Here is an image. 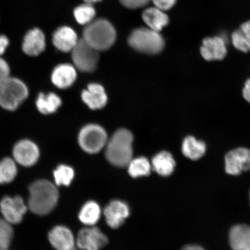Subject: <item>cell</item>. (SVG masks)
<instances>
[{
    "label": "cell",
    "instance_id": "obj_28",
    "mask_svg": "<svg viewBox=\"0 0 250 250\" xmlns=\"http://www.w3.org/2000/svg\"><path fill=\"white\" fill-rule=\"evenodd\" d=\"M96 11L93 4L84 3L74 9V16L77 22L80 24H88L95 20Z\"/></svg>",
    "mask_w": 250,
    "mask_h": 250
},
{
    "label": "cell",
    "instance_id": "obj_5",
    "mask_svg": "<svg viewBox=\"0 0 250 250\" xmlns=\"http://www.w3.org/2000/svg\"><path fill=\"white\" fill-rule=\"evenodd\" d=\"M128 42L136 51L147 54H157L165 47V41L159 32L149 28L134 29L130 34Z\"/></svg>",
    "mask_w": 250,
    "mask_h": 250
},
{
    "label": "cell",
    "instance_id": "obj_37",
    "mask_svg": "<svg viewBox=\"0 0 250 250\" xmlns=\"http://www.w3.org/2000/svg\"><path fill=\"white\" fill-rule=\"evenodd\" d=\"M102 1V0H84V2L87 3V4H93L94 3Z\"/></svg>",
    "mask_w": 250,
    "mask_h": 250
},
{
    "label": "cell",
    "instance_id": "obj_26",
    "mask_svg": "<svg viewBox=\"0 0 250 250\" xmlns=\"http://www.w3.org/2000/svg\"><path fill=\"white\" fill-rule=\"evenodd\" d=\"M151 164L145 157L134 159L128 164V171L134 178L147 176L151 173Z\"/></svg>",
    "mask_w": 250,
    "mask_h": 250
},
{
    "label": "cell",
    "instance_id": "obj_32",
    "mask_svg": "<svg viewBox=\"0 0 250 250\" xmlns=\"http://www.w3.org/2000/svg\"><path fill=\"white\" fill-rule=\"evenodd\" d=\"M10 74V68L4 59L0 57V85L7 80Z\"/></svg>",
    "mask_w": 250,
    "mask_h": 250
},
{
    "label": "cell",
    "instance_id": "obj_3",
    "mask_svg": "<svg viewBox=\"0 0 250 250\" xmlns=\"http://www.w3.org/2000/svg\"><path fill=\"white\" fill-rule=\"evenodd\" d=\"M133 137L126 129L117 131L106 144V158L110 163L118 167L128 165L132 160Z\"/></svg>",
    "mask_w": 250,
    "mask_h": 250
},
{
    "label": "cell",
    "instance_id": "obj_30",
    "mask_svg": "<svg viewBox=\"0 0 250 250\" xmlns=\"http://www.w3.org/2000/svg\"><path fill=\"white\" fill-rule=\"evenodd\" d=\"M13 235L11 224L0 218V250H9Z\"/></svg>",
    "mask_w": 250,
    "mask_h": 250
},
{
    "label": "cell",
    "instance_id": "obj_18",
    "mask_svg": "<svg viewBox=\"0 0 250 250\" xmlns=\"http://www.w3.org/2000/svg\"><path fill=\"white\" fill-rule=\"evenodd\" d=\"M84 103L92 109H101L107 104V96L105 90L99 84L92 83L82 93Z\"/></svg>",
    "mask_w": 250,
    "mask_h": 250
},
{
    "label": "cell",
    "instance_id": "obj_27",
    "mask_svg": "<svg viewBox=\"0 0 250 250\" xmlns=\"http://www.w3.org/2000/svg\"><path fill=\"white\" fill-rule=\"evenodd\" d=\"M17 174V165L13 159L5 158L0 162V184L11 182L14 180Z\"/></svg>",
    "mask_w": 250,
    "mask_h": 250
},
{
    "label": "cell",
    "instance_id": "obj_8",
    "mask_svg": "<svg viewBox=\"0 0 250 250\" xmlns=\"http://www.w3.org/2000/svg\"><path fill=\"white\" fill-rule=\"evenodd\" d=\"M225 168L226 173L232 176L250 170V150L237 148L228 152L225 158Z\"/></svg>",
    "mask_w": 250,
    "mask_h": 250
},
{
    "label": "cell",
    "instance_id": "obj_1",
    "mask_svg": "<svg viewBox=\"0 0 250 250\" xmlns=\"http://www.w3.org/2000/svg\"><path fill=\"white\" fill-rule=\"evenodd\" d=\"M29 208L33 213L44 215L54 208L59 198L56 187L49 181H35L29 187Z\"/></svg>",
    "mask_w": 250,
    "mask_h": 250
},
{
    "label": "cell",
    "instance_id": "obj_6",
    "mask_svg": "<svg viewBox=\"0 0 250 250\" xmlns=\"http://www.w3.org/2000/svg\"><path fill=\"white\" fill-rule=\"evenodd\" d=\"M78 142L84 151L95 154L104 148L107 143V133L99 125H88L81 130Z\"/></svg>",
    "mask_w": 250,
    "mask_h": 250
},
{
    "label": "cell",
    "instance_id": "obj_17",
    "mask_svg": "<svg viewBox=\"0 0 250 250\" xmlns=\"http://www.w3.org/2000/svg\"><path fill=\"white\" fill-rule=\"evenodd\" d=\"M229 242L233 250H250V226L237 224L231 228Z\"/></svg>",
    "mask_w": 250,
    "mask_h": 250
},
{
    "label": "cell",
    "instance_id": "obj_20",
    "mask_svg": "<svg viewBox=\"0 0 250 250\" xmlns=\"http://www.w3.org/2000/svg\"><path fill=\"white\" fill-rule=\"evenodd\" d=\"M142 18L143 21L149 29L156 31H161L168 23L169 19L164 11L156 7H151L144 11Z\"/></svg>",
    "mask_w": 250,
    "mask_h": 250
},
{
    "label": "cell",
    "instance_id": "obj_35",
    "mask_svg": "<svg viewBox=\"0 0 250 250\" xmlns=\"http://www.w3.org/2000/svg\"><path fill=\"white\" fill-rule=\"evenodd\" d=\"M243 95L246 101L250 103V79L246 83L243 90Z\"/></svg>",
    "mask_w": 250,
    "mask_h": 250
},
{
    "label": "cell",
    "instance_id": "obj_10",
    "mask_svg": "<svg viewBox=\"0 0 250 250\" xmlns=\"http://www.w3.org/2000/svg\"><path fill=\"white\" fill-rule=\"evenodd\" d=\"M107 237L98 228H84L78 234L77 244L83 250H100L107 245Z\"/></svg>",
    "mask_w": 250,
    "mask_h": 250
},
{
    "label": "cell",
    "instance_id": "obj_31",
    "mask_svg": "<svg viewBox=\"0 0 250 250\" xmlns=\"http://www.w3.org/2000/svg\"><path fill=\"white\" fill-rule=\"evenodd\" d=\"M125 7L129 9H137L145 7L151 0H119Z\"/></svg>",
    "mask_w": 250,
    "mask_h": 250
},
{
    "label": "cell",
    "instance_id": "obj_25",
    "mask_svg": "<svg viewBox=\"0 0 250 250\" xmlns=\"http://www.w3.org/2000/svg\"><path fill=\"white\" fill-rule=\"evenodd\" d=\"M101 210L95 202L89 201L83 206L79 214L80 220L86 226L95 225L101 217Z\"/></svg>",
    "mask_w": 250,
    "mask_h": 250
},
{
    "label": "cell",
    "instance_id": "obj_21",
    "mask_svg": "<svg viewBox=\"0 0 250 250\" xmlns=\"http://www.w3.org/2000/svg\"><path fill=\"white\" fill-rule=\"evenodd\" d=\"M154 170L161 176H170L176 168V161L170 152L162 151L152 159Z\"/></svg>",
    "mask_w": 250,
    "mask_h": 250
},
{
    "label": "cell",
    "instance_id": "obj_23",
    "mask_svg": "<svg viewBox=\"0 0 250 250\" xmlns=\"http://www.w3.org/2000/svg\"><path fill=\"white\" fill-rule=\"evenodd\" d=\"M61 104V99L53 93L47 95L40 93L36 101L37 109L41 113L45 115L54 113Z\"/></svg>",
    "mask_w": 250,
    "mask_h": 250
},
{
    "label": "cell",
    "instance_id": "obj_38",
    "mask_svg": "<svg viewBox=\"0 0 250 250\" xmlns=\"http://www.w3.org/2000/svg\"><path fill=\"white\" fill-rule=\"evenodd\" d=\"M249 201H250V189L249 192Z\"/></svg>",
    "mask_w": 250,
    "mask_h": 250
},
{
    "label": "cell",
    "instance_id": "obj_22",
    "mask_svg": "<svg viewBox=\"0 0 250 250\" xmlns=\"http://www.w3.org/2000/svg\"><path fill=\"white\" fill-rule=\"evenodd\" d=\"M206 146L202 141L195 137L188 136L184 139L182 145L183 154L186 157L193 161L198 160L205 154Z\"/></svg>",
    "mask_w": 250,
    "mask_h": 250
},
{
    "label": "cell",
    "instance_id": "obj_2",
    "mask_svg": "<svg viewBox=\"0 0 250 250\" xmlns=\"http://www.w3.org/2000/svg\"><path fill=\"white\" fill-rule=\"evenodd\" d=\"M116 38L115 27L105 19L94 20L86 25L83 31V39L98 51L110 48Z\"/></svg>",
    "mask_w": 250,
    "mask_h": 250
},
{
    "label": "cell",
    "instance_id": "obj_9",
    "mask_svg": "<svg viewBox=\"0 0 250 250\" xmlns=\"http://www.w3.org/2000/svg\"><path fill=\"white\" fill-rule=\"evenodd\" d=\"M27 208L20 196H6L0 202V210L4 220L10 224L20 223Z\"/></svg>",
    "mask_w": 250,
    "mask_h": 250
},
{
    "label": "cell",
    "instance_id": "obj_4",
    "mask_svg": "<svg viewBox=\"0 0 250 250\" xmlns=\"http://www.w3.org/2000/svg\"><path fill=\"white\" fill-rule=\"evenodd\" d=\"M29 96V89L22 81L9 77L0 85V106L7 111H14Z\"/></svg>",
    "mask_w": 250,
    "mask_h": 250
},
{
    "label": "cell",
    "instance_id": "obj_29",
    "mask_svg": "<svg viewBox=\"0 0 250 250\" xmlns=\"http://www.w3.org/2000/svg\"><path fill=\"white\" fill-rule=\"evenodd\" d=\"M55 183L58 186H69L74 177L73 168L68 166H59L54 172Z\"/></svg>",
    "mask_w": 250,
    "mask_h": 250
},
{
    "label": "cell",
    "instance_id": "obj_13",
    "mask_svg": "<svg viewBox=\"0 0 250 250\" xmlns=\"http://www.w3.org/2000/svg\"><path fill=\"white\" fill-rule=\"evenodd\" d=\"M129 206L126 203L118 200L109 203L104 211L106 222L112 228L121 226L125 219L129 217Z\"/></svg>",
    "mask_w": 250,
    "mask_h": 250
},
{
    "label": "cell",
    "instance_id": "obj_33",
    "mask_svg": "<svg viewBox=\"0 0 250 250\" xmlns=\"http://www.w3.org/2000/svg\"><path fill=\"white\" fill-rule=\"evenodd\" d=\"M155 7L162 11L169 10L176 4L177 0H151Z\"/></svg>",
    "mask_w": 250,
    "mask_h": 250
},
{
    "label": "cell",
    "instance_id": "obj_34",
    "mask_svg": "<svg viewBox=\"0 0 250 250\" xmlns=\"http://www.w3.org/2000/svg\"><path fill=\"white\" fill-rule=\"evenodd\" d=\"M9 45L8 37L4 34H0V57L4 54Z\"/></svg>",
    "mask_w": 250,
    "mask_h": 250
},
{
    "label": "cell",
    "instance_id": "obj_7",
    "mask_svg": "<svg viewBox=\"0 0 250 250\" xmlns=\"http://www.w3.org/2000/svg\"><path fill=\"white\" fill-rule=\"evenodd\" d=\"M71 52L75 67L78 70L91 72L95 69L99 61V51L83 39L78 40Z\"/></svg>",
    "mask_w": 250,
    "mask_h": 250
},
{
    "label": "cell",
    "instance_id": "obj_14",
    "mask_svg": "<svg viewBox=\"0 0 250 250\" xmlns=\"http://www.w3.org/2000/svg\"><path fill=\"white\" fill-rule=\"evenodd\" d=\"M201 52L206 61L222 60L227 53L226 42L220 37H208L203 41Z\"/></svg>",
    "mask_w": 250,
    "mask_h": 250
},
{
    "label": "cell",
    "instance_id": "obj_12",
    "mask_svg": "<svg viewBox=\"0 0 250 250\" xmlns=\"http://www.w3.org/2000/svg\"><path fill=\"white\" fill-rule=\"evenodd\" d=\"M22 50L30 56L39 55L44 51L46 40L44 33L39 28H34L27 31L24 37Z\"/></svg>",
    "mask_w": 250,
    "mask_h": 250
},
{
    "label": "cell",
    "instance_id": "obj_16",
    "mask_svg": "<svg viewBox=\"0 0 250 250\" xmlns=\"http://www.w3.org/2000/svg\"><path fill=\"white\" fill-rule=\"evenodd\" d=\"M48 238L54 248L57 250H73L75 240L69 229L62 226L56 227L49 232Z\"/></svg>",
    "mask_w": 250,
    "mask_h": 250
},
{
    "label": "cell",
    "instance_id": "obj_36",
    "mask_svg": "<svg viewBox=\"0 0 250 250\" xmlns=\"http://www.w3.org/2000/svg\"><path fill=\"white\" fill-rule=\"evenodd\" d=\"M181 250H206L201 246L195 245H189L184 247Z\"/></svg>",
    "mask_w": 250,
    "mask_h": 250
},
{
    "label": "cell",
    "instance_id": "obj_19",
    "mask_svg": "<svg viewBox=\"0 0 250 250\" xmlns=\"http://www.w3.org/2000/svg\"><path fill=\"white\" fill-rule=\"evenodd\" d=\"M77 78L76 68L68 64L58 65L52 74V81L59 88L65 89L73 85Z\"/></svg>",
    "mask_w": 250,
    "mask_h": 250
},
{
    "label": "cell",
    "instance_id": "obj_24",
    "mask_svg": "<svg viewBox=\"0 0 250 250\" xmlns=\"http://www.w3.org/2000/svg\"><path fill=\"white\" fill-rule=\"evenodd\" d=\"M232 40L234 46L239 51H250V21L242 24L239 30L234 31Z\"/></svg>",
    "mask_w": 250,
    "mask_h": 250
},
{
    "label": "cell",
    "instance_id": "obj_11",
    "mask_svg": "<svg viewBox=\"0 0 250 250\" xmlns=\"http://www.w3.org/2000/svg\"><path fill=\"white\" fill-rule=\"evenodd\" d=\"M15 161L23 167H29L36 163L39 158L38 146L29 140H21L13 149Z\"/></svg>",
    "mask_w": 250,
    "mask_h": 250
},
{
    "label": "cell",
    "instance_id": "obj_15",
    "mask_svg": "<svg viewBox=\"0 0 250 250\" xmlns=\"http://www.w3.org/2000/svg\"><path fill=\"white\" fill-rule=\"evenodd\" d=\"M78 41L76 31L68 26L59 27L52 36L53 43L56 48L64 52H71Z\"/></svg>",
    "mask_w": 250,
    "mask_h": 250
}]
</instances>
